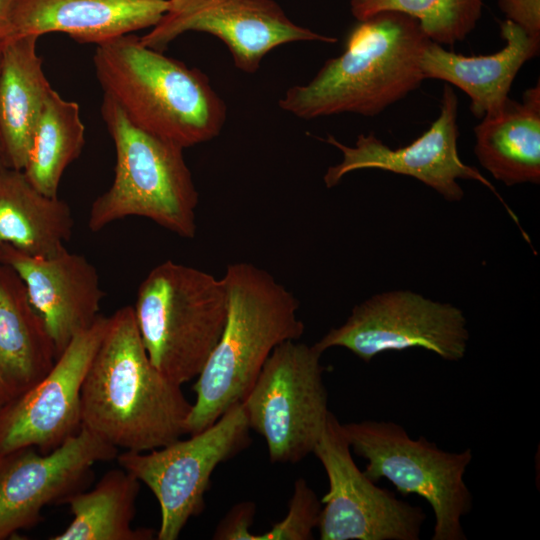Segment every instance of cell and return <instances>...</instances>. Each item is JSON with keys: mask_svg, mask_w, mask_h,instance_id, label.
Instances as JSON below:
<instances>
[{"mask_svg": "<svg viewBox=\"0 0 540 540\" xmlns=\"http://www.w3.org/2000/svg\"><path fill=\"white\" fill-rule=\"evenodd\" d=\"M192 403L151 363L132 306L109 317L81 390V427L116 448L145 452L185 433Z\"/></svg>", "mask_w": 540, "mask_h": 540, "instance_id": "1", "label": "cell"}, {"mask_svg": "<svg viewBox=\"0 0 540 540\" xmlns=\"http://www.w3.org/2000/svg\"><path fill=\"white\" fill-rule=\"evenodd\" d=\"M429 38L413 17L382 11L358 21L341 55L306 84L287 89L279 107L301 119L341 113L376 116L425 79L420 61Z\"/></svg>", "mask_w": 540, "mask_h": 540, "instance_id": "2", "label": "cell"}, {"mask_svg": "<svg viewBox=\"0 0 540 540\" xmlns=\"http://www.w3.org/2000/svg\"><path fill=\"white\" fill-rule=\"evenodd\" d=\"M223 279L227 319L193 386L196 398L185 425L189 435L242 403L272 351L299 340L305 331L298 299L264 269L236 262L228 265Z\"/></svg>", "mask_w": 540, "mask_h": 540, "instance_id": "3", "label": "cell"}, {"mask_svg": "<svg viewBox=\"0 0 540 540\" xmlns=\"http://www.w3.org/2000/svg\"><path fill=\"white\" fill-rule=\"evenodd\" d=\"M96 77L138 128L188 148L217 137L227 108L197 68L122 35L96 45Z\"/></svg>", "mask_w": 540, "mask_h": 540, "instance_id": "4", "label": "cell"}, {"mask_svg": "<svg viewBox=\"0 0 540 540\" xmlns=\"http://www.w3.org/2000/svg\"><path fill=\"white\" fill-rule=\"evenodd\" d=\"M100 111L114 143V178L91 204L89 229L97 232L114 221L138 216L180 237L194 238L199 196L184 148L135 126L105 95Z\"/></svg>", "mask_w": 540, "mask_h": 540, "instance_id": "5", "label": "cell"}, {"mask_svg": "<svg viewBox=\"0 0 540 540\" xmlns=\"http://www.w3.org/2000/svg\"><path fill=\"white\" fill-rule=\"evenodd\" d=\"M151 363L172 382L197 377L223 332L225 281L200 269L164 261L144 278L133 307Z\"/></svg>", "mask_w": 540, "mask_h": 540, "instance_id": "6", "label": "cell"}, {"mask_svg": "<svg viewBox=\"0 0 540 540\" xmlns=\"http://www.w3.org/2000/svg\"><path fill=\"white\" fill-rule=\"evenodd\" d=\"M351 450L366 460L363 473L373 482L390 481L403 495L424 498L434 513L432 540H466L462 519L473 508L464 476L471 448L440 449L424 436L411 438L393 421L364 420L342 424Z\"/></svg>", "mask_w": 540, "mask_h": 540, "instance_id": "7", "label": "cell"}, {"mask_svg": "<svg viewBox=\"0 0 540 540\" xmlns=\"http://www.w3.org/2000/svg\"><path fill=\"white\" fill-rule=\"evenodd\" d=\"M322 353L315 344L281 343L241 403L273 463L302 460L313 453L323 432L330 411Z\"/></svg>", "mask_w": 540, "mask_h": 540, "instance_id": "8", "label": "cell"}, {"mask_svg": "<svg viewBox=\"0 0 540 540\" xmlns=\"http://www.w3.org/2000/svg\"><path fill=\"white\" fill-rule=\"evenodd\" d=\"M249 431L240 403L188 439L117 455L120 467L144 483L159 503L158 540H176L189 519L203 510L211 475L219 464L247 447Z\"/></svg>", "mask_w": 540, "mask_h": 540, "instance_id": "9", "label": "cell"}, {"mask_svg": "<svg viewBox=\"0 0 540 540\" xmlns=\"http://www.w3.org/2000/svg\"><path fill=\"white\" fill-rule=\"evenodd\" d=\"M469 341L461 309L410 290L375 294L357 304L347 320L315 346L343 347L364 362L388 351L423 348L447 361L464 358Z\"/></svg>", "mask_w": 540, "mask_h": 540, "instance_id": "10", "label": "cell"}, {"mask_svg": "<svg viewBox=\"0 0 540 540\" xmlns=\"http://www.w3.org/2000/svg\"><path fill=\"white\" fill-rule=\"evenodd\" d=\"M313 453L329 484L320 500L321 540H419L425 512L378 487L357 467L342 423L332 412Z\"/></svg>", "mask_w": 540, "mask_h": 540, "instance_id": "11", "label": "cell"}, {"mask_svg": "<svg viewBox=\"0 0 540 540\" xmlns=\"http://www.w3.org/2000/svg\"><path fill=\"white\" fill-rule=\"evenodd\" d=\"M189 31L219 38L236 68L250 74L278 46L298 41L337 42L335 37L295 24L273 0H168L161 19L140 41L164 52Z\"/></svg>", "mask_w": 540, "mask_h": 540, "instance_id": "12", "label": "cell"}, {"mask_svg": "<svg viewBox=\"0 0 540 540\" xmlns=\"http://www.w3.org/2000/svg\"><path fill=\"white\" fill-rule=\"evenodd\" d=\"M117 455L84 427L48 453L24 447L0 454V540L37 525L43 508L64 504L87 485L96 463Z\"/></svg>", "mask_w": 540, "mask_h": 540, "instance_id": "13", "label": "cell"}, {"mask_svg": "<svg viewBox=\"0 0 540 540\" xmlns=\"http://www.w3.org/2000/svg\"><path fill=\"white\" fill-rule=\"evenodd\" d=\"M108 321L99 315L42 379L0 408V454L24 447L48 453L81 429L82 385Z\"/></svg>", "mask_w": 540, "mask_h": 540, "instance_id": "14", "label": "cell"}, {"mask_svg": "<svg viewBox=\"0 0 540 540\" xmlns=\"http://www.w3.org/2000/svg\"><path fill=\"white\" fill-rule=\"evenodd\" d=\"M458 98L449 84L443 87L440 113L429 129L407 146L396 149L384 144L374 133L360 134L354 146H347L334 136L320 140L342 153V161L330 166L323 180L327 188L336 186L348 173L361 169H380L411 176L441 194L448 201H459L464 191L459 179L475 180L494 192L495 187L474 167L459 157Z\"/></svg>", "mask_w": 540, "mask_h": 540, "instance_id": "15", "label": "cell"}, {"mask_svg": "<svg viewBox=\"0 0 540 540\" xmlns=\"http://www.w3.org/2000/svg\"><path fill=\"white\" fill-rule=\"evenodd\" d=\"M0 264L12 268L22 280L57 357L99 316L105 294L96 268L83 255L65 249L53 256H31L3 245Z\"/></svg>", "mask_w": 540, "mask_h": 540, "instance_id": "16", "label": "cell"}, {"mask_svg": "<svg viewBox=\"0 0 540 540\" xmlns=\"http://www.w3.org/2000/svg\"><path fill=\"white\" fill-rule=\"evenodd\" d=\"M167 3L168 0H15L9 40L62 32L79 43L99 45L152 28L166 11Z\"/></svg>", "mask_w": 540, "mask_h": 540, "instance_id": "17", "label": "cell"}, {"mask_svg": "<svg viewBox=\"0 0 540 540\" xmlns=\"http://www.w3.org/2000/svg\"><path fill=\"white\" fill-rule=\"evenodd\" d=\"M500 32L506 44L493 54L464 56L429 41L421 57L424 78L445 81L465 92L476 118L496 110L509 98L517 73L539 54L540 38L510 20L500 23Z\"/></svg>", "mask_w": 540, "mask_h": 540, "instance_id": "18", "label": "cell"}, {"mask_svg": "<svg viewBox=\"0 0 540 540\" xmlns=\"http://www.w3.org/2000/svg\"><path fill=\"white\" fill-rule=\"evenodd\" d=\"M56 358L22 280L0 264V408L42 379Z\"/></svg>", "mask_w": 540, "mask_h": 540, "instance_id": "19", "label": "cell"}, {"mask_svg": "<svg viewBox=\"0 0 540 540\" xmlns=\"http://www.w3.org/2000/svg\"><path fill=\"white\" fill-rule=\"evenodd\" d=\"M39 37L13 38L0 51V140L4 167L23 170L45 100L53 89L37 52Z\"/></svg>", "mask_w": 540, "mask_h": 540, "instance_id": "20", "label": "cell"}, {"mask_svg": "<svg viewBox=\"0 0 540 540\" xmlns=\"http://www.w3.org/2000/svg\"><path fill=\"white\" fill-rule=\"evenodd\" d=\"M474 153L496 180L507 186L540 182V85L507 98L474 127Z\"/></svg>", "mask_w": 540, "mask_h": 540, "instance_id": "21", "label": "cell"}, {"mask_svg": "<svg viewBox=\"0 0 540 540\" xmlns=\"http://www.w3.org/2000/svg\"><path fill=\"white\" fill-rule=\"evenodd\" d=\"M73 224L64 200L39 192L22 170L0 167V247L53 256L66 249Z\"/></svg>", "mask_w": 540, "mask_h": 540, "instance_id": "22", "label": "cell"}, {"mask_svg": "<svg viewBox=\"0 0 540 540\" xmlns=\"http://www.w3.org/2000/svg\"><path fill=\"white\" fill-rule=\"evenodd\" d=\"M140 481L120 467L107 471L90 491L72 494V521L51 540H150L154 530L133 528Z\"/></svg>", "mask_w": 540, "mask_h": 540, "instance_id": "23", "label": "cell"}, {"mask_svg": "<svg viewBox=\"0 0 540 540\" xmlns=\"http://www.w3.org/2000/svg\"><path fill=\"white\" fill-rule=\"evenodd\" d=\"M85 145V125L78 103L64 99L54 89L48 94L36 128L23 172L41 193L58 197L66 168Z\"/></svg>", "mask_w": 540, "mask_h": 540, "instance_id": "24", "label": "cell"}, {"mask_svg": "<svg viewBox=\"0 0 540 540\" xmlns=\"http://www.w3.org/2000/svg\"><path fill=\"white\" fill-rule=\"evenodd\" d=\"M483 0H350L352 15L365 20L382 11H397L416 19L430 41L453 45L476 27Z\"/></svg>", "mask_w": 540, "mask_h": 540, "instance_id": "25", "label": "cell"}, {"mask_svg": "<svg viewBox=\"0 0 540 540\" xmlns=\"http://www.w3.org/2000/svg\"><path fill=\"white\" fill-rule=\"evenodd\" d=\"M322 504L316 493L299 478L295 481L288 513L265 533H251L248 540H309L317 528Z\"/></svg>", "mask_w": 540, "mask_h": 540, "instance_id": "26", "label": "cell"}, {"mask_svg": "<svg viewBox=\"0 0 540 540\" xmlns=\"http://www.w3.org/2000/svg\"><path fill=\"white\" fill-rule=\"evenodd\" d=\"M255 515V504L235 505L217 526L213 538L220 540H248Z\"/></svg>", "mask_w": 540, "mask_h": 540, "instance_id": "27", "label": "cell"}, {"mask_svg": "<svg viewBox=\"0 0 540 540\" xmlns=\"http://www.w3.org/2000/svg\"><path fill=\"white\" fill-rule=\"evenodd\" d=\"M506 19L540 38V0H498Z\"/></svg>", "mask_w": 540, "mask_h": 540, "instance_id": "28", "label": "cell"}, {"mask_svg": "<svg viewBox=\"0 0 540 540\" xmlns=\"http://www.w3.org/2000/svg\"><path fill=\"white\" fill-rule=\"evenodd\" d=\"M15 0H0V51L10 37L11 14Z\"/></svg>", "mask_w": 540, "mask_h": 540, "instance_id": "29", "label": "cell"}, {"mask_svg": "<svg viewBox=\"0 0 540 540\" xmlns=\"http://www.w3.org/2000/svg\"><path fill=\"white\" fill-rule=\"evenodd\" d=\"M4 167V159H3V150H2V145H1V140H0V167Z\"/></svg>", "mask_w": 540, "mask_h": 540, "instance_id": "30", "label": "cell"}]
</instances>
